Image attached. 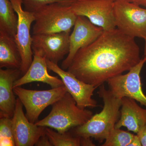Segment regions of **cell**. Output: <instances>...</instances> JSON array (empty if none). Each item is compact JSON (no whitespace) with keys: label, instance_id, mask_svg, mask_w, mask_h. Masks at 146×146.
<instances>
[{"label":"cell","instance_id":"cell-1","mask_svg":"<svg viewBox=\"0 0 146 146\" xmlns=\"http://www.w3.org/2000/svg\"><path fill=\"white\" fill-rule=\"evenodd\" d=\"M140 50L135 38L117 28L103 32L76 54L68 71L97 88L128 71L139 63Z\"/></svg>","mask_w":146,"mask_h":146},{"label":"cell","instance_id":"cell-2","mask_svg":"<svg viewBox=\"0 0 146 146\" xmlns=\"http://www.w3.org/2000/svg\"><path fill=\"white\" fill-rule=\"evenodd\" d=\"M99 87L98 93L103 101V108L84 124L75 127L73 133L75 136L94 138L102 143L108 138L119 119L121 99L106 89L104 84Z\"/></svg>","mask_w":146,"mask_h":146},{"label":"cell","instance_id":"cell-3","mask_svg":"<svg viewBox=\"0 0 146 146\" xmlns=\"http://www.w3.org/2000/svg\"><path fill=\"white\" fill-rule=\"evenodd\" d=\"M49 114L43 119L35 123L39 126L54 129L64 133L73 127L82 125L93 116V112L79 107L68 92L52 105Z\"/></svg>","mask_w":146,"mask_h":146},{"label":"cell","instance_id":"cell-4","mask_svg":"<svg viewBox=\"0 0 146 146\" xmlns=\"http://www.w3.org/2000/svg\"><path fill=\"white\" fill-rule=\"evenodd\" d=\"M33 13L35 20L33 35L70 33L78 17L72 5L58 3L45 5Z\"/></svg>","mask_w":146,"mask_h":146},{"label":"cell","instance_id":"cell-5","mask_svg":"<svg viewBox=\"0 0 146 146\" xmlns=\"http://www.w3.org/2000/svg\"><path fill=\"white\" fill-rule=\"evenodd\" d=\"M116 28L133 37L146 38V9L127 0H115L114 7Z\"/></svg>","mask_w":146,"mask_h":146},{"label":"cell","instance_id":"cell-6","mask_svg":"<svg viewBox=\"0 0 146 146\" xmlns=\"http://www.w3.org/2000/svg\"><path fill=\"white\" fill-rule=\"evenodd\" d=\"M13 90L25 108L27 117L33 123L37 121L46 108L52 105L68 92L64 85L42 91L29 90L20 86L13 88Z\"/></svg>","mask_w":146,"mask_h":146},{"label":"cell","instance_id":"cell-7","mask_svg":"<svg viewBox=\"0 0 146 146\" xmlns=\"http://www.w3.org/2000/svg\"><path fill=\"white\" fill-rule=\"evenodd\" d=\"M146 63V56L127 74L110 79L107 82L109 90L115 97L121 99L130 98L146 107V96L142 89L141 73Z\"/></svg>","mask_w":146,"mask_h":146},{"label":"cell","instance_id":"cell-8","mask_svg":"<svg viewBox=\"0 0 146 146\" xmlns=\"http://www.w3.org/2000/svg\"><path fill=\"white\" fill-rule=\"evenodd\" d=\"M18 16L17 32L14 36L22 60L21 73L24 74L33 61L32 36L30 34L32 23L35 21L33 12L24 10L22 0H10Z\"/></svg>","mask_w":146,"mask_h":146},{"label":"cell","instance_id":"cell-9","mask_svg":"<svg viewBox=\"0 0 146 146\" xmlns=\"http://www.w3.org/2000/svg\"><path fill=\"white\" fill-rule=\"evenodd\" d=\"M115 0H77L72 5L78 16L86 17L104 31L116 28L114 7Z\"/></svg>","mask_w":146,"mask_h":146},{"label":"cell","instance_id":"cell-10","mask_svg":"<svg viewBox=\"0 0 146 146\" xmlns=\"http://www.w3.org/2000/svg\"><path fill=\"white\" fill-rule=\"evenodd\" d=\"M47 63L48 69L60 77L67 91L75 100L79 107L84 109L99 106L96 101L92 98L96 87L80 80L72 73L63 70L58 64L47 59Z\"/></svg>","mask_w":146,"mask_h":146},{"label":"cell","instance_id":"cell-11","mask_svg":"<svg viewBox=\"0 0 146 146\" xmlns=\"http://www.w3.org/2000/svg\"><path fill=\"white\" fill-rule=\"evenodd\" d=\"M74 27L70 35L69 53L61 65V68L64 70H68L76 54L80 49L92 44L104 31L102 28L94 25L83 16H78Z\"/></svg>","mask_w":146,"mask_h":146},{"label":"cell","instance_id":"cell-12","mask_svg":"<svg viewBox=\"0 0 146 146\" xmlns=\"http://www.w3.org/2000/svg\"><path fill=\"white\" fill-rule=\"evenodd\" d=\"M70 35L66 32L33 35L32 48L39 50L47 59L58 64L69 53Z\"/></svg>","mask_w":146,"mask_h":146},{"label":"cell","instance_id":"cell-13","mask_svg":"<svg viewBox=\"0 0 146 146\" xmlns=\"http://www.w3.org/2000/svg\"><path fill=\"white\" fill-rule=\"evenodd\" d=\"M23 106L18 98L12 118L15 144L16 146H33L46 133V127L39 126L30 122L24 114Z\"/></svg>","mask_w":146,"mask_h":146},{"label":"cell","instance_id":"cell-14","mask_svg":"<svg viewBox=\"0 0 146 146\" xmlns=\"http://www.w3.org/2000/svg\"><path fill=\"white\" fill-rule=\"evenodd\" d=\"M33 58L28 70L22 77L14 82L13 88L35 82H39L49 84L52 88L63 86L61 79L50 75L48 72L47 58L41 51L33 49Z\"/></svg>","mask_w":146,"mask_h":146},{"label":"cell","instance_id":"cell-15","mask_svg":"<svg viewBox=\"0 0 146 146\" xmlns=\"http://www.w3.org/2000/svg\"><path fill=\"white\" fill-rule=\"evenodd\" d=\"M20 69L0 70V118L13 117L16 100L14 96L13 84L21 74Z\"/></svg>","mask_w":146,"mask_h":146},{"label":"cell","instance_id":"cell-16","mask_svg":"<svg viewBox=\"0 0 146 146\" xmlns=\"http://www.w3.org/2000/svg\"><path fill=\"white\" fill-rule=\"evenodd\" d=\"M135 100L130 98L121 99L120 117L115 128L126 127L128 130L137 134L146 125V109L138 105Z\"/></svg>","mask_w":146,"mask_h":146},{"label":"cell","instance_id":"cell-17","mask_svg":"<svg viewBox=\"0 0 146 146\" xmlns=\"http://www.w3.org/2000/svg\"><path fill=\"white\" fill-rule=\"evenodd\" d=\"M22 60L14 37L0 31V68L21 69Z\"/></svg>","mask_w":146,"mask_h":146},{"label":"cell","instance_id":"cell-18","mask_svg":"<svg viewBox=\"0 0 146 146\" xmlns=\"http://www.w3.org/2000/svg\"><path fill=\"white\" fill-rule=\"evenodd\" d=\"M18 24V15L10 0H0V31L14 37Z\"/></svg>","mask_w":146,"mask_h":146},{"label":"cell","instance_id":"cell-19","mask_svg":"<svg viewBox=\"0 0 146 146\" xmlns=\"http://www.w3.org/2000/svg\"><path fill=\"white\" fill-rule=\"evenodd\" d=\"M46 134L52 146H81V137L71 135L68 131L64 133H60L58 131H54L50 128L46 127Z\"/></svg>","mask_w":146,"mask_h":146},{"label":"cell","instance_id":"cell-20","mask_svg":"<svg viewBox=\"0 0 146 146\" xmlns=\"http://www.w3.org/2000/svg\"><path fill=\"white\" fill-rule=\"evenodd\" d=\"M134 134L129 131L114 128L106 139L103 146H128Z\"/></svg>","mask_w":146,"mask_h":146},{"label":"cell","instance_id":"cell-21","mask_svg":"<svg viewBox=\"0 0 146 146\" xmlns=\"http://www.w3.org/2000/svg\"><path fill=\"white\" fill-rule=\"evenodd\" d=\"M0 146H16L12 118L3 117L0 119Z\"/></svg>","mask_w":146,"mask_h":146},{"label":"cell","instance_id":"cell-22","mask_svg":"<svg viewBox=\"0 0 146 146\" xmlns=\"http://www.w3.org/2000/svg\"><path fill=\"white\" fill-rule=\"evenodd\" d=\"M25 10L35 12L41 7L54 3L71 6L77 0H22Z\"/></svg>","mask_w":146,"mask_h":146},{"label":"cell","instance_id":"cell-23","mask_svg":"<svg viewBox=\"0 0 146 146\" xmlns=\"http://www.w3.org/2000/svg\"><path fill=\"white\" fill-rule=\"evenodd\" d=\"M35 145L36 146H52V145L49 139L45 133L40 137Z\"/></svg>","mask_w":146,"mask_h":146},{"label":"cell","instance_id":"cell-24","mask_svg":"<svg viewBox=\"0 0 146 146\" xmlns=\"http://www.w3.org/2000/svg\"><path fill=\"white\" fill-rule=\"evenodd\" d=\"M137 134L141 141L142 146H146V125L141 129Z\"/></svg>","mask_w":146,"mask_h":146},{"label":"cell","instance_id":"cell-25","mask_svg":"<svg viewBox=\"0 0 146 146\" xmlns=\"http://www.w3.org/2000/svg\"><path fill=\"white\" fill-rule=\"evenodd\" d=\"M80 145L83 146H96L91 140V138H81Z\"/></svg>","mask_w":146,"mask_h":146},{"label":"cell","instance_id":"cell-26","mask_svg":"<svg viewBox=\"0 0 146 146\" xmlns=\"http://www.w3.org/2000/svg\"><path fill=\"white\" fill-rule=\"evenodd\" d=\"M141 141L137 134L134 135L132 141L131 142L128 146H141Z\"/></svg>","mask_w":146,"mask_h":146},{"label":"cell","instance_id":"cell-27","mask_svg":"<svg viewBox=\"0 0 146 146\" xmlns=\"http://www.w3.org/2000/svg\"><path fill=\"white\" fill-rule=\"evenodd\" d=\"M127 1L141 6L146 7V0H127Z\"/></svg>","mask_w":146,"mask_h":146},{"label":"cell","instance_id":"cell-28","mask_svg":"<svg viewBox=\"0 0 146 146\" xmlns=\"http://www.w3.org/2000/svg\"><path fill=\"white\" fill-rule=\"evenodd\" d=\"M145 40V46H144V56H146V38L144 39Z\"/></svg>","mask_w":146,"mask_h":146}]
</instances>
